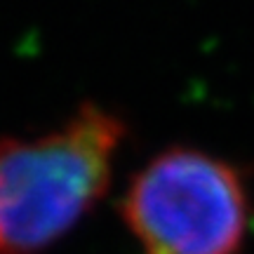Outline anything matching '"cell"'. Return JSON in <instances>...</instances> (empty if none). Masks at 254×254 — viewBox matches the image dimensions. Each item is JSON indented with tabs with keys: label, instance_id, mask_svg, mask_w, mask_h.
<instances>
[{
	"label": "cell",
	"instance_id": "1",
	"mask_svg": "<svg viewBox=\"0 0 254 254\" xmlns=\"http://www.w3.org/2000/svg\"><path fill=\"white\" fill-rule=\"evenodd\" d=\"M127 127L118 113L82 104L64 125L0 139V254H43L109 190Z\"/></svg>",
	"mask_w": 254,
	"mask_h": 254
},
{
	"label": "cell",
	"instance_id": "2",
	"mask_svg": "<svg viewBox=\"0 0 254 254\" xmlns=\"http://www.w3.org/2000/svg\"><path fill=\"white\" fill-rule=\"evenodd\" d=\"M120 214L148 254H238L252 209L231 163L172 146L134 174Z\"/></svg>",
	"mask_w": 254,
	"mask_h": 254
}]
</instances>
